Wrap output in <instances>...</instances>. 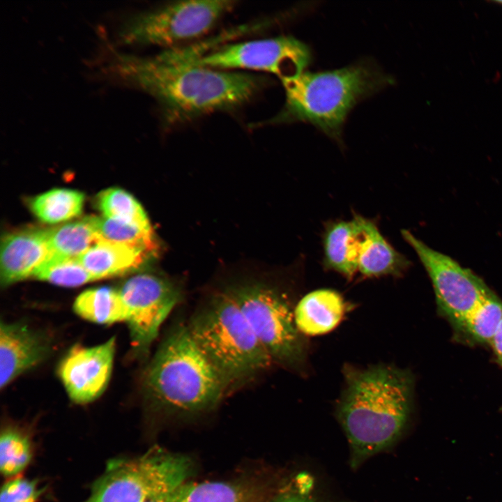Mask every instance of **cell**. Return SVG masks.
<instances>
[{
  "label": "cell",
  "mask_w": 502,
  "mask_h": 502,
  "mask_svg": "<svg viewBox=\"0 0 502 502\" xmlns=\"http://www.w3.org/2000/svg\"><path fill=\"white\" fill-rule=\"evenodd\" d=\"M128 75L157 100L165 122L173 126L234 110L267 84L263 77L197 66L177 54L133 59L128 63Z\"/></svg>",
  "instance_id": "obj_1"
},
{
  "label": "cell",
  "mask_w": 502,
  "mask_h": 502,
  "mask_svg": "<svg viewBox=\"0 0 502 502\" xmlns=\"http://www.w3.org/2000/svg\"><path fill=\"white\" fill-rule=\"evenodd\" d=\"M345 388L336 415L351 448L350 464L393 446L411 418L413 379L407 370L388 365L347 367Z\"/></svg>",
  "instance_id": "obj_2"
},
{
  "label": "cell",
  "mask_w": 502,
  "mask_h": 502,
  "mask_svg": "<svg viewBox=\"0 0 502 502\" xmlns=\"http://www.w3.org/2000/svg\"><path fill=\"white\" fill-rule=\"evenodd\" d=\"M142 387L149 408L168 416L206 413L227 396L186 321H178L168 329L144 370Z\"/></svg>",
  "instance_id": "obj_3"
},
{
  "label": "cell",
  "mask_w": 502,
  "mask_h": 502,
  "mask_svg": "<svg viewBox=\"0 0 502 502\" xmlns=\"http://www.w3.org/2000/svg\"><path fill=\"white\" fill-rule=\"evenodd\" d=\"M285 102L267 123L304 122L341 141L342 126L359 102L393 83L373 61L363 60L342 68L303 72L282 81Z\"/></svg>",
  "instance_id": "obj_4"
},
{
  "label": "cell",
  "mask_w": 502,
  "mask_h": 502,
  "mask_svg": "<svg viewBox=\"0 0 502 502\" xmlns=\"http://www.w3.org/2000/svg\"><path fill=\"white\" fill-rule=\"evenodd\" d=\"M186 324L220 376L227 396L254 381L273 364L240 309L222 289L206 296Z\"/></svg>",
  "instance_id": "obj_5"
},
{
  "label": "cell",
  "mask_w": 502,
  "mask_h": 502,
  "mask_svg": "<svg viewBox=\"0 0 502 502\" xmlns=\"http://www.w3.org/2000/svg\"><path fill=\"white\" fill-rule=\"evenodd\" d=\"M222 289L240 309L273 363L293 370L303 368L307 344L286 291L261 280L234 282Z\"/></svg>",
  "instance_id": "obj_6"
},
{
  "label": "cell",
  "mask_w": 502,
  "mask_h": 502,
  "mask_svg": "<svg viewBox=\"0 0 502 502\" xmlns=\"http://www.w3.org/2000/svg\"><path fill=\"white\" fill-rule=\"evenodd\" d=\"M189 474L187 459L160 452L115 460L82 502H146L176 489Z\"/></svg>",
  "instance_id": "obj_7"
},
{
  "label": "cell",
  "mask_w": 502,
  "mask_h": 502,
  "mask_svg": "<svg viewBox=\"0 0 502 502\" xmlns=\"http://www.w3.org/2000/svg\"><path fill=\"white\" fill-rule=\"evenodd\" d=\"M235 3L227 0L172 2L133 17L125 28V40L144 45H178L208 33Z\"/></svg>",
  "instance_id": "obj_8"
},
{
  "label": "cell",
  "mask_w": 502,
  "mask_h": 502,
  "mask_svg": "<svg viewBox=\"0 0 502 502\" xmlns=\"http://www.w3.org/2000/svg\"><path fill=\"white\" fill-rule=\"evenodd\" d=\"M311 56L307 45L292 36H282L225 45L200 56L183 57L192 64L216 70L270 73L282 81L305 72Z\"/></svg>",
  "instance_id": "obj_9"
},
{
  "label": "cell",
  "mask_w": 502,
  "mask_h": 502,
  "mask_svg": "<svg viewBox=\"0 0 502 502\" xmlns=\"http://www.w3.org/2000/svg\"><path fill=\"white\" fill-rule=\"evenodd\" d=\"M118 290L128 308L132 351L146 360L162 324L182 301L183 291L175 282L151 273L134 275Z\"/></svg>",
  "instance_id": "obj_10"
},
{
  "label": "cell",
  "mask_w": 502,
  "mask_h": 502,
  "mask_svg": "<svg viewBox=\"0 0 502 502\" xmlns=\"http://www.w3.org/2000/svg\"><path fill=\"white\" fill-rule=\"evenodd\" d=\"M401 234L426 270L440 312L457 330L469 312L492 291L469 269L429 247L409 231L402 229Z\"/></svg>",
  "instance_id": "obj_11"
},
{
  "label": "cell",
  "mask_w": 502,
  "mask_h": 502,
  "mask_svg": "<svg viewBox=\"0 0 502 502\" xmlns=\"http://www.w3.org/2000/svg\"><path fill=\"white\" fill-rule=\"evenodd\" d=\"M116 350L114 337L93 347L73 345L58 367V375L70 400L86 404L98 398L109 381Z\"/></svg>",
  "instance_id": "obj_12"
},
{
  "label": "cell",
  "mask_w": 502,
  "mask_h": 502,
  "mask_svg": "<svg viewBox=\"0 0 502 502\" xmlns=\"http://www.w3.org/2000/svg\"><path fill=\"white\" fill-rule=\"evenodd\" d=\"M50 340L22 323L1 322L0 387L8 386L17 377L36 367L51 352Z\"/></svg>",
  "instance_id": "obj_13"
},
{
  "label": "cell",
  "mask_w": 502,
  "mask_h": 502,
  "mask_svg": "<svg viewBox=\"0 0 502 502\" xmlns=\"http://www.w3.org/2000/svg\"><path fill=\"white\" fill-rule=\"evenodd\" d=\"M51 254L47 229L32 227L6 234L1 243V286L6 287L32 277Z\"/></svg>",
  "instance_id": "obj_14"
},
{
  "label": "cell",
  "mask_w": 502,
  "mask_h": 502,
  "mask_svg": "<svg viewBox=\"0 0 502 502\" xmlns=\"http://www.w3.org/2000/svg\"><path fill=\"white\" fill-rule=\"evenodd\" d=\"M356 216L359 227L358 272L370 277L404 273L410 261L385 239L373 220L358 214Z\"/></svg>",
  "instance_id": "obj_15"
},
{
  "label": "cell",
  "mask_w": 502,
  "mask_h": 502,
  "mask_svg": "<svg viewBox=\"0 0 502 502\" xmlns=\"http://www.w3.org/2000/svg\"><path fill=\"white\" fill-rule=\"evenodd\" d=\"M152 259L135 247L102 239L78 257L95 281L135 271Z\"/></svg>",
  "instance_id": "obj_16"
},
{
  "label": "cell",
  "mask_w": 502,
  "mask_h": 502,
  "mask_svg": "<svg viewBox=\"0 0 502 502\" xmlns=\"http://www.w3.org/2000/svg\"><path fill=\"white\" fill-rule=\"evenodd\" d=\"M345 303L337 291L321 289L304 296L294 307V320L303 335L326 334L342 321Z\"/></svg>",
  "instance_id": "obj_17"
},
{
  "label": "cell",
  "mask_w": 502,
  "mask_h": 502,
  "mask_svg": "<svg viewBox=\"0 0 502 502\" xmlns=\"http://www.w3.org/2000/svg\"><path fill=\"white\" fill-rule=\"evenodd\" d=\"M359 228L354 215L349 221L330 223L324 235V265L351 279L358 272Z\"/></svg>",
  "instance_id": "obj_18"
},
{
  "label": "cell",
  "mask_w": 502,
  "mask_h": 502,
  "mask_svg": "<svg viewBox=\"0 0 502 502\" xmlns=\"http://www.w3.org/2000/svg\"><path fill=\"white\" fill-rule=\"evenodd\" d=\"M73 308L82 319L98 324L126 322L128 312L118 289L100 287L87 289L77 296Z\"/></svg>",
  "instance_id": "obj_19"
},
{
  "label": "cell",
  "mask_w": 502,
  "mask_h": 502,
  "mask_svg": "<svg viewBox=\"0 0 502 502\" xmlns=\"http://www.w3.org/2000/svg\"><path fill=\"white\" fill-rule=\"evenodd\" d=\"M90 218L100 240L129 245L152 258L157 256L160 245L151 225L128 223L105 217Z\"/></svg>",
  "instance_id": "obj_20"
},
{
  "label": "cell",
  "mask_w": 502,
  "mask_h": 502,
  "mask_svg": "<svg viewBox=\"0 0 502 502\" xmlns=\"http://www.w3.org/2000/svg\"><path fill=\"white\" fill-rule=\"evenodd\" d=\"M52 254L78 258L100 241L90 216L47 229Z\"/></svg>",
  "instance_id": "obj_21"
},
{
  "label": "cell",
  "mask_w": 502,
  "mask_h": 502,
  "mask_svg": "<svg viewBox=\"0 0 502 502\" xmlns=\"http://www.w3.org/2000/svg\"><path fill=\"white\" fill-rule=\"evenodd\" d=\"M84 195L77 190L56 188L32 198L29 207L41 221L58 223L82 213Z\"/></svg>",
  "instance_id": "obj_22"
},
{
  "label": "cell",
  "mask_w": 502,
  "mask_h": 502,
  "mask_svg": "<svg viewBox=\"0 0 502 502\" xmlns=\"http://www.w3.org/2000/svg\"><path fill=\"white\" fill-rule=\"evenodd\" d=\"M502 320V301L493 293L478 304L456 330L473 343L490 344Z\"/></svg>",
  "instance_id": "obj_23"
},
{
  "label": "cell",
  "mask_w": 502,
  "mask_h": 502,
  "mask_svg": "<svg viewBox=\"0 0 502 502\" xmlns=\"http://www.w3.org/2000/svg\"><path fill=\"white\" fill-rule=\"evenodd\" d=\"M33 446L26 432L17 427H8L0 437V470L7 478L17 476L31 461Z\"/></svg>",
  "instance_id": "obj_24"
},
{
  "label": "cell",
  "mask_w": 502,
  "mask_h": 502,
  "mask_svg": "<svg viewBox=\"0 0 502 502\" xmlns=\"http://www.w3.org/2000/svg\"><path fill=\"white\" fill-rule=\"evenodd\" d=\"M32 277L66 287L95 281L78 258L51 254L34 271Z\"/></svg>",
  "instance_id": "obj_25"
},
{
  "label": "cell",
  "mask_w": 502,
  "mask_h": 502,
  "mask_svg": "<svg viewBox=\"0 0 502 502\" xmlns=\"http://www.w3.org/2000/svg\"><path fill=\"white\" fill-rule=\"evenodd\" d=\"M96 205L103 217L132 224L151 225L140 204L123 189L110 188L101 191L97 195Z\"/></svg>",
  "instance_id": "obj_26"
},
{
  "label": "cell",
  "mask_w": 502,
  "mask_h": 502,
  "mask_svg": "<svg viewBox=\"0 0 502 502\" xmlns=\"http://www.w3.org/2000/svg\"><path fill=\"white\" fill-rule=\"evenodd\" d=\"M170 502H245L243 493L224 482L183 483L176 488Z\"/></svg>",
  "instance_id": "obj_27"
},
{
  "label": "cell",
  "mask_w": 502,
  "mask_h": 502,
  "mask_svg": "<svg viewBox=\"0 0 502 502\" xmlns=\"http://www.w3.org/2000/svg\"><path fill=\"white\" fill-rule=\"evenodd\" d=\"M42 492L36 480L16 476L2 486L0 502H38Z\"/></svg>",
  "instance_id": "obj_28"
},
{
  "label": "cell",
  "mask_w": 502,
  "mask_h": 502,
  "mask_svg": "<svg viewBox=\"0 0 502 502\" xmlns=\"http://www.w3.org/2000/svg\"><path fill=\"white\" fill-rule=\"evenodd\" d=\"M497 363L502 367V320L489 344Z\"/></svg>",
  "instance_id": "obj_29"
},
{
  "label": "cell",
  "mask_w": 502,
  "mask_h": 502,
  "mask_svg": "<svg viewBox=\"0 0 502 502\" xmlns=\"http://www.w3.org/2000/svg\"><path fill=\"white\" fill-rule=\"evenodd\" d=\"M273 502H315L311 497L302 494H288L277 499Z\"/></svg>",
  "instance_id": "obj_30"
},
{
  "label": "cell",
  "mask_w": 502,
  "mask_h": 502,
  "mask_svg": "<svg viewBox=\"0 0 502 502\" xmlns=\"http://www.w3.org/2000/svg\"><path fill=\"white\" fill-rule=\"evenodd\" d=\"M175 490V489H174ZM166 492L155 496L146 502H170L174 491Z\"/></svg>",
  "instance_id": "obj_31"
},
{
  "label": "cell",
  "mask_w": 502,
  "mask_h": 502,
  "mask_svg": "<svg viewBox=\"0 0 502 502\" xmlns=\"http://www.w3.org/2000/svg\"><path fill=\"white\" fill-rule=\"evenodd\" d=\"M495 2L497 3L502 4V1H496Z\"/></svg>",
  "instance_id": "obj_32"
},
{
  "label": "cell",
  "mask_w": 502,
  "mask_h": 502,
  "mask_svg": "<svg viewBox=\"0 0 502 502\" xmlns=\"http://www.w3.org/2000/svg\"><path fill=\"white\" fill-rule=\"evenodd\" d=\"M501 411L502 412V406L501 407Z\"/></svg>",
  "instance_id": "obj_33"
}]
</instances>
